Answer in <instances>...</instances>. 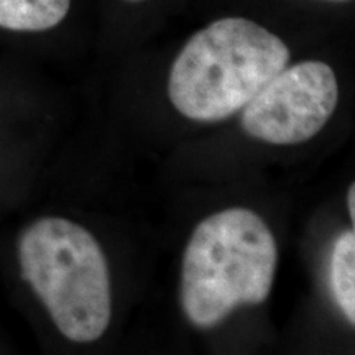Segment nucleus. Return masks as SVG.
<instances>
[{"label":"nucleus","instance_id":"9","mask_svg":"<svg viewBox=\"0 0 355 355\" xmlns=\"http://www.w3.org/2000/svg\"><path fill=\"white\" fill-rule=\"evenodd\" d=\"M340 2H343V0H340Z\"/></svg>","mask_w":355,"mask_h":355},{"label":"nucleus","instance_id":"2","mask_svg":"<svg viewBox=\"0 0 355 355\" xmlns=\"http://www.w3.org/2000/svg\"><path fill=\"white\" fill-rule=\"evenodd\" d=\"M278 248L265 220L245 207L204 219L184 250L181 306L193 326L209 329L272 291Z\"/></svg>","mask_w":355,"mask_h":355},{"label":"nucleus","instance_id":"3","mask_svg":"<svg viewBox=\"0 0 355 355\" xmlns=\"http://www.w3.org/2000/svg\"><path fill=\"white\" fill-rule=\"evenodd\" d=\"M19 263L61 334L74 343L104 334L112 314L109 266L89 230L63 217H43L21 234Z\"/></svg>","mask_w":355,"mask_h":355},{"label":"nucleus","instance_id":"1","mask_svg":"<svg viewBox=\"0 0 355 355\" xmlns=\"http://www.w3.org/2000/svg\"><path fill=\"white\" fill-rule=\"evenodd\" d=\"M288 61L290 50L275 33L247 19H220L176 56L168 94L191 121L219 122L241 112Z\"/></svg>","mask_w":355,"mask_h":355},{"label":"nucleus","instance_id":"8","mask_svg":"<svg viewBox=\"0 0 355 355\" xmlns=\"http://www.w3.org/2000/svg\"><path fill=\"white\" fill-rule=\"evenodd\" d=\"M132 2H137V0H132Z\"/></svg>","mask_w":355,"mask_h":355},{"label":"nucleus","instance_id":"5","mask_svg":"<svg viewBox=\"0 0 355 355\" xmlns=\"http://www.w3.org/2000/svg\"><path fill=\"white\" fill-rule=\"evenodd\" d=\"M69 6L71 0H0V28L44 32L64 20Z\"/></svg>","mask_w":355,"mask_h":355},{"label":"nucleus","instance_id":"7","mask_svg":"<svg viewBox=\"0 0 355 355\" xmlns=\"http://www.w3.org/2000/svg\"><path fill=\"white\" fill-rule=\"evenodd\" d=\"M347 209H349L350 220L355 222V186L354 184H350L349 193H347Z\"/></svg>","mask_w":355,"mask_h":355},{"label":"nucleus","instance_id":"4","mask_svg":"<svg viewBox=\"0 0 355 355\" xmlns=\"http://www.w3.org/2000/svg\"><path fill=\"white\" fill-rule=\"evenodd\" d=\"M339 101L334 71L322 61H303L275 76L242 110V127L257 140L296 145L313 139Z\"/></svg>","mask_w":355,"mask_h":355},{"label":"nucleus","instance_id":"6","mask_svg":"<svg viewBox=\"0 0 355 355\" xmlns=\"http://www.w3.org/2000/svg\"><path fill=\"white\" fill-rule=\"evenodd\" d=\"M332 298L350 324H355V232L345 230L332 247L329 261Z\"/></svg>","mask_w":355,"mask_h":355}]
</instances>
